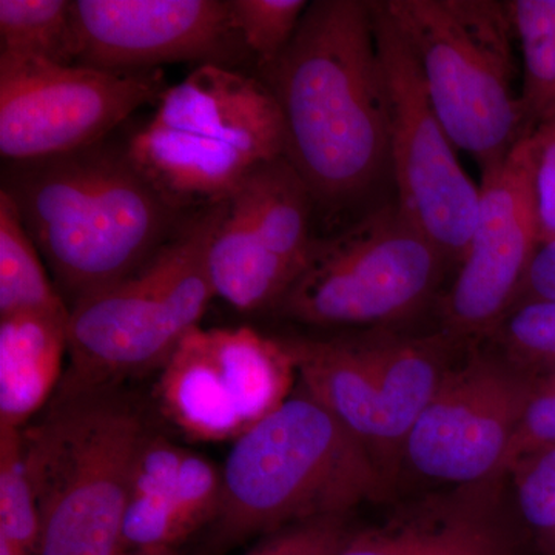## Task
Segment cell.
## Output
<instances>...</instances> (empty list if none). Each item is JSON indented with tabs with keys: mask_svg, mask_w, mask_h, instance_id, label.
Segmentation results:
<instances>
[{
	"mask_svg": "<svg viewBox=\"0 0 555 555\" xmlns=\"http://www.w3.org/2000/svg\"><path fill=\"white\" fill-rule=\"evenodd\" d=\"M507 476L454 486L353 529L337 555H502L520 546V520Z\"/></svg>",
	"mask_w": 555,
	"mask_h": 555,
	"instance_id": "cell-17",
	"label": "cell"
},
{
	"mask_svg": "<svg viewBox=\"0 0 555 555\" xmlns=\"http://www.w3.org/2000/svg\"><path fill=\"white\" fill-rule=\"evenodd\" d=\"M122 555H173V551H124Z\"/></svg>",
	"mask_w": 555,
	"mask_h": 555,
	"instance_id": "cell-32",
	"label": "cell"
},
{
	"mask_svg": "<svg viewBox=\"0 0 555 555\" xmlns=\"http://www.w3.org/2000/svg\"><path fill=\"white\" fill-rule=\"evenodd\" d=\"M9 195L0 192V318L69 309Z\"/></svg>",
	"mask_w": 555,
	"mask_h": 555,
	"instance_id": "cell-19",
	"label": "cell"
},
{
	"mask_svg": "<svg viewBox=\"0 0 555 555\" xmlns=\"http://www.w3.org/2000/svg\"><path fill=\"white\" fill-rule=\"evenodd\" d=\"M78 64L108 72L173 62L238 68L251 57L229 0H75Z\"/></svg>",
	"mask_w": 555,
	"mask_h": 555,
	"instance_id": "cell-16",
	"label": "cell"
},
{
	"mask_svg": "<svg viewBox=\"0 0 555 555\" xmlns=\"http://www.w3.org/2000/svg\"><path fill=\"white\" fill-rule=\"evenodd\" d=\"M222 483L214 521L221 545L310 518L350 516L393 492L366 447L301 386L233 441Z\"/></svg>",
	"mask_w": 555,
	"mask_h": 555,
	"instance_id": "cell-3",
	"label": "cell"
},
{
	"mask_svg": "<svg viewBox=\"0 0 555 555\" xmlns=\"http://www.w3.org/2000/svg\"><path fill=\"white\" fill-rule=\"evenodd\" d=\"M160 69L120 73L0 54V153L49 158L104 141L166 91Z\"/></svg>",
	"mask_w": 555,
	"mask_h": 555,
	"instance_id": "cell-12",
	"label": "cell"
},
{
	"mask_svg": "<svg viewBox=\"0 0 555 555\" xmlns=\"http://www.w3.org/2000/svg\"><path fill=\"white\" fill-rule=\"evenodd\" d=\"M521 526L543 555H555V449L517 460L507 469Z\"/></svg>",
	"mask_w": 555,
	"mask_h": 555,
	"instance_id": "cell-23",
	"label": "cell"
},
{
	"mask_svg": "<svg viewBox=\"0 0 555 555\" xmlns=\"http://www.w3.org/2000/svg\"><path fill=\"white\" fill-rule=\"evenodd\" d=\"M147 437L118 387H57L46 414L22 429L39 509L35 555L124 554L131 474Z\"/></svg>",
	"mask_w": 555,
	"mask_h": 555,
	"instance_id": "cell-4",
	"label": "cell"
},
{
	"mask_svg": "<svg viewBox=\"0 0 555 555\" xmlns=\"http://www.w3.org/2000/svg\"><path fill=\"white\" fill-rule=\"evenodd\" d=\"M532 385L531 369L496 347L470 346L469 356L448 372L409 433L401 469L449 488L505 476Z\"/></svg>",
	"mask_w": 555,
	"mask_h": 555,
	"instance_id": "cell-13",
	"label": "cell"
},
{
	"mask_svg": "<svg viewBox=\"0 0 555 555\" xmlns=\"http://www.w3.org/2000/svg\"><path fill=\"white\" fill-rule=\"evenodd\" d=\"M353 529L349 516L310 518L266 534L246 555H337Z\"/></svg>",
	"mask_w": 555,
	"mask_h": 555,
	"instance_id": "cell-26",
	"label": "cell"
},
{
	"mask_svg": "<svg viewBox=\"0 0 555 555\" xmlns=\"http://www.w3.org/2000/svg\"><path fill=\"white\" fill-rule=\"evenodd\" d=\"M258 78L283 115L286 159L315 206H356L390 175V107L371 0L309 2Z\"/></svg>",
	"mask_w": 555,
	"mask_h": 555,
	"instance_id": "cell-1",
	"label": "cell"
},
{
	"mask_svg": "<svg viewBox=\"0 0 555 555\" xmlns=\"http://www.w3.org/2000/svg\"><path fill=\"white\" fill-rule=\"evenodd\" d=\"M68 320L69 309L0 318V427L24 429L56 393Z\"/></svg>",
	"mask_w": 555,
	"mask_h": 555,
	"instance_id": "cell-18",
	"label": "cell"
},
{
	"mask_svg": "<svg viewBox=\"0 0 555 555\" xmlns=\"http://www.w3.org/2000/svg\"><path fill=\"white\" fill-rule=\"evenodd\" d=\"M447 266L396 201L313 240L305 268L273 312L309 326H390L425 308Z\"/></svg>",
	"mask_w": 555,
	"mask_h": 555,
	"instance_id": "cell-9",
	"label": "cell"
},
{
	"mask_svg": "<svg viewBox=\"0 0 555 555\" xmlns=\"http://www.w3.org/2000/svg\"><path fill=\"white\" fill-rule=\"evenodd\" d=\"M0 54L75 65L78 39L67 0H0Z\"/></svg>",
	"mask_w": 555,
	"mask_h": 555,
	"instance_id": "cell-21",
	"label": "cell"
},
{
	"mask_svg": "<svg viewBox=\"0 0 555 555\" xmlns=\"http://www.w3.org/2000/svg\"><path fill=\"white\" fill-rule=\"evenodd\" d=\"M222 485V469L204 456L185 452L173 502L192 532L217 520L221 509Z\"/></svg>",
	"mask_w": 555,
	"mask_h": 555,
	"instance_id": "cell-27",
	"label": "cell"
},
{
	"mask_svg": "<svg viewBox=\"0 0 555 555\" xmlns=\"http://www.w3.org/2000/svg\"><path fill=\"white\" fill-rule=\"evenodd\" d=\"M313 207L286 156L251 171L225 201L208 248L215 297L240 312L275 309L308 261Z\"/></svg>",
	"mask_w": 555,
	"mask_h": 555,
	"instance_id": "cell-14",
	"label": "cell"
},
{
	"mask_svg": "<svg viewBox=\"0 0 555 555\" xmlns=\"http://www.w3.org/2000/svg\"><path fill=\"white\" fill-rule=\"evenodd\" d=\"M438 119L481 173L531 134L516 90L513 20L499 0H386Z\"/></svg>",
	"mask_w": 555,
	"mask_h": 555,
	"instance_id": "cell-7",
	"label": "cell"
},
{
	"mask_svg": "<svg viewBox=\"0 0 555 555\" xmlns=\"http://www.w3.org/2000/svg\"><path fill=\"white\" fill-rule=\"evenodd\" d=\"M126 145L170 204L199 210L224 203L251 171L283 158L286 131L258 76L206 64L167 87L155 115Z\"/></svg>",
	"mask_w": 555,
	"mask_h": 555,
	"instance_id": "cell-5",
	"label": "cell"
},
{
	"mask_svg": "<svg viewBox=\"0 0 555 555\" xmlns=\"http://www.w3.org/2000/svg\"><path fill=\"white\" fill-rule=\"evenodd\" d=\"M524 60L521 105L529 130L555 119V0H507Z\"/></svg>",
	"mask_w": 555,
	"mask_h": 555,
	"instance_id": "cell-20",
	"label": "cell"
},
{
	"mask_svg": "<svg viewBox=\"0 0 555 555\" xmlns=\"http://www.w3.org/2000/svg\"><path fill=\"white\" fill-rule=\"evenodd\" d=\"M233 21L257 68L287 49L309 2L306 0H229Z\"/></svg>",
	"mask_w": 555,
	"mask_h": 555,
	"instance_id": "cell-24",
	"label": "cell"
},
{
	"mask_svg": "<svg viewBox=\"0 0 555 555\" xmlns=\"http://www.w3.org/2000/svg\"><path fill=\"white\" fill-rule=\"evenodd\" d=\"M371 9L389 93L390 177L397 204L449 264L460 266L476 229L480 188L459 163L386 0H371Z\"/></svg>",
	"mask_w": 555,
	"mask_h": 555,
	"instance_id": "cell-10",
	"label": "cell"
},
{
	"mask_svg": "<svg viewBox=\"0 0 555 555\" xmlns=\"http://www.w3.org/2000/svg\"><path fill=\"white\" fill-rule=\"evenodd\" d=\"M502 555H521V554H520V550H513V551H509V553H505Z\"/></svg>",
	"mask_w": 555,
	"mask_h": 555,
	"instance_id": "cell-33",
	"label": "cell"
},
{
	"mask_svg": "<svg viewBox=\"0 0 555 555\" xmlns=\"http://www.w3.org/2000/svg\"><path fill=\"white\" fill-rule=\"evenodd\" d=\"M534 193L540 243L555 241V119L532 131Z\"/></svg>",
	"mask_w": 555,
	"mask_h": 555,
	"instance_id": "cell-29",
	"label": "cell"
},
{
	"mask_svg": "<svg viewBox=\"0 0 555 555\" xmlns=\"http://www.w3.org/2000/svg\"><path fill=\"white\" fill-rule=\"evenodd\" d=\"M488 341L531 371L555 367V299L517 306L503 318Z\"/></svg>",
	"mask_w": 555,
	"mask_h": 555,
	"instance_id": "cell-25",
	"label": "cell"
},
{
	"mask_svg": "<svg viewBox=\"0 0 555 555\" xmlns=\"http://www.w3.org/2000/svg\"><path fill=\"white\" fill-rule=\"evenodd\" d=\"M546 449H555V367L534 372L531 396L518 422L503 474L506 476L517 460Z\"/></svg>",
	"mask_w": 555,
	"mask_h": 555,
	"instance_id": "cell-28",
	"label": "cell"
},
{
	"mask_svg": "<svg viewBox=\"0 0 555 555\" xmlns=\"http://www.w3.org/2000/svg\"><path fill=\"white\" fill-rule=\"evenodd\" d=\"M0 555H31L27 551L22 550L21 546L14 545L9 540L0 537Z\"/></svg>",
	"mask_w": 555,
	"mask_h": 555,
	"instance_id": "cell-31",
	"label": "cell"
},
{
	"mask_svg": "<svg viewBox=\"0 0 555 555\" xmlns=\"http://www.w3.org/2000/svg\"><path fill=\"white\" fill-rule=\"evenodd\" d=\"M0 537L35 554L39 509L25 463L22 429L0 427Z\"/></svg>",
	"mask_w": 555,
	"mask_h": 555,
	"instance_id": "cell-22",
	"label": "cell"
},
{
	"mask_svg": "<svg viewBox=\"0 0 555 555\" xmlns=\"http://www.w3.org/2000/svg\"><path fill=\"white\" fill-rule=\"evenodd\" d=\"M224 203L192 211L155 257L69 308V367L61 385L118 387L164 366L215 298L207 257Z\"/></svg>",
	"mask_w": 555,
	"mask_h": 555,
	"instance_id": "cell-6",
	"label": "cell"
},
{
	"mask_svg": "<svg viewBox=\"0 0 555 555\" xmlns=\"http://www.w3.org/2000/svg\"><path fill=\"white\" fill-rule=\"evenodd\" d=\"M469 248L441 299V328L466 345L488 341L513 309L540 243L532 133L481 173Z\"/></svg>",
	"mask_w": 555,
	"mask_h": 555,
	"instance_id": "cell-15",
	"label": "cell"
},
{
	"mask_svg": "<svg viewBox=\"0 0 555 555\" xmlns=\"http://www.w3.org/2000/svg\"><path fill=\"white\" fill-rule=\"evenodd\" d=\"M0 192L13 201L69 308L137 272L184 221L138 169L127 145L108 139L7 163Z\"/></svg>",
	"mask_w": 555,
	"mask_h": 555,
	"instance_id": "cell-2",
	"label": "cell"
},
{
	"mask_svg": "<svg viewBox=\"0 0 555 555\" xmlns=\"http://www.w3.org/2000/svg\"><path fill=\"white\" fill-rule=\"evenodd\" d=\"M281 341L294 360L299 386L366 447L393 486L409 433L467 346L443 328L403 335L374 327Z\"/></svg>",
	"mask_w": 555,
	"mask_h": 555,
	"instance_id": "cell-8",
	"label": "cell"
},
{
	"mask_svg": "<svg viewBox=\"0 0 555 555\" xmlns=\"http://www.w3.org/2000/svg\"><path fill=\"white\" fill-rule=\"evenodd\" d=\"M159 371L160 412L201 441L238 440L294 393L298 378L281 338L247 326L193 328Z\"/></svg>",
	"mask_w": 555,
	"mask_h": 555,
	"instance_id": "cell-11",
	"label": "cell"
},
{
	"mask_svg": "<svg viewBox=\"0 0 555 555\" xmlns=\"http://www.w3.org/2000/svg\"><path fill=\"white\" fill-rule=\"evenodd\" d=\"M539 299H555V241L545 244L537 251L534 261L518 288L513 309L524 302L539 301Z\"/></svg>",
	"mask_w": 555,
	"mask_h": 555,
	"instance_id": "cell-30",
	"label": "cell"
}]
</instances>
